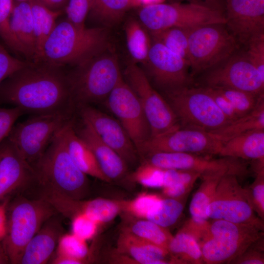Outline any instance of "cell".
Returning <instances> with one entry per match:
<instances>
[{"mask_svg": "<svg viewBox=\"0 0 264 264\" xmlns=\"http://www.w3.org/2000/svg\"><path fill=\"white\" fill-rule=\"evenodd\" d=\"M246 47L247 58L264 79V35L252 40Z\"/></svg>", "mask_w": 264, "mask_h": 264, "instance_id": "bcb514c9", "label": "cell"}, {"mask_svg": "<svg viewBox=\"0 0 264 264\" xmlns=\"http://www.w3.org/2000/svg\"><path fill=\"white\" fill-rule=\"evenodd\" d=\"M239 44L224 23H212L192 28L188 39L190 73L192 77L225 61Z\"/></svg>", "mask_w": 264, "mask_h": 264, "instance_id": "52a82bcc", "label": "cell"}, {"mask_svg": "<svg viewBox=\"0 0 264 264\" xmlns=\"http://www.w3.org/2000/svg\"><path fill=\"white\" fill-rule=\"evenodd\" d=\"M168 250L172 263L193 264L204 263L198 241L191 234L181 229L175 236H173Z\"/></svg>", "mask_w": 264, "mask_h": 264, "instance_id": "1f68e13d", "label": "cell"}, {"mask_svg": "<svg viewBox=\"0 0 264 264\" xmlns=\"http://www.w3.org/2000/svg\"><path fill=\"white\" fill-rule=\"evenodd\" d=\"M38 196L50 203L58 214L70 219L85 214L101 224L112 220L122 212L119 200L103 198L76 199L45 189L41 190Z\"/></svg>", "mask_w": 264, "mask_h": 264, "instance_id": "ac0fdd59", "label": "cell"}, {"mask_svg": "<svg viewBox=\"0 0 264 264\" xmlns=\"http://www.w3.org/2000/svg\"><path fill=\"white\" fill-rule=\"evenodd\" d=\"M193 186L178 183L163 187V193L167 198L180 199L188 193Z\"/></svg>", "mask_w": 264, "mask_h": 264, "instance_id": "816d5d0a", "label": "cell"}, {"mask_svg": "<svg viewBox=\"0 0 264 264\" xmlns=\"http://www.w3.org/2000/svg\"><path fill=\"white\" fill-rule=\"evenodd\" d=\"M13 5V0H0V38L10 49L28 61L25 49L11 28L10 17Z\"/></svg>", "mask_w": 264, "mask_h": 264, "instance_id": "8d00e7d4", "label": "cell"}, {"mask_svg": "<svg viewBox=\"0 0 264 264\" xmlns=\"http://www.w3.org/2000/svg\"><path fill=\"white\" fill-rule=\"evenodd\" d=\"M263 230L251 224L215 220L209 223L206 235L202 242L208 238L214 237L228 238L239 241L255 242L261 239Z\"/></svg>", "mask_w": 264, "mask_h": 264, "instance_id": "f546056e", "label": "cell"}, {"mask_svg": "<svg viewBox=\"0 0 264 264\" xmlns=\"http://www.w3.org/2000/svg\"><path fill=\"white\" fill-rule=\"evenodd\" d=\"M165 93L180 128L212 132L231 122L203 87L190 86Z\"/></svg>", "mask_w": 264, "mask_h": 264, "instance_id": "8992f818", "label": "cell"}, {"mask_svg": "<svg viewBox=\"0 0 264 264\" xmlns=\"http://www.w3.org/2000/svg\"><path fill=\"white\" fill-rule=\"evenodd\" d=\"M176 2L186 1L187 2L200 5L210 9L221 11L225 10V0H176Z\"/></svg>", "mask_w": 264, "mask_h": 264, "instance_id": "f5cc1de1", "label": "cell"}, {"mask_svg": "<svg viewBox=\"0 0 264 264\" xmlns=\"http://www.w3.org/2000/svg\"><path fill=\"white\" fill-rule=\"evenodd\" d=\"M254 243L227 238L210 237L199 245L204 263L220 264L231 263Z\"/></svg>", "mask_w": 264, "mask_h": 264, "instance_id": "4316f807", "label": "cell"}, {"mask_svg": "<svg viewBox=\"0 0 264 264\" xmlns=\"http://www.w3.org/2000/svg\"><path fill=\"white\" fill-rule=\"evenodd\" d=\"M135 5V0H91L88 17L106 25H111Z\"/></svg>", "mask_w": 264, "mask_h": 264, "instance_id": "d6a6232c", "label": "cell"}, {"mask_svg": "<svg viewBox=\"0 0 264 264\" xmlns=\"http://www.w3.org/2000/svg\"><path fill=\"white\" fill-rule=\"evenodd\" d=\"M125 75L142 106L150 125L151 137L180 127L170 105L152 87L145 74L135 63L128 65Z\"/></svg>", "mask_w": 264, "mask_h": 264, "instance_id": "8fae6325", "label": "cell"}, {"mask_svg": "<svg viewBox=\"0 0 264 264\" xmlns=\"http://www.w3.org/2000/svg\"><path fill=\"white\" fill-rule=\"evenodd\" d=\"M163 175L164 169L143 161L132 177L136 182L145 187L162 188Z\"/></svg>", "mask_w": 264, "mask_h": 264, "instance_id": "7bdbcfd3", "label": "cell"}, {"mask_svg": "<svg viewBox=\"0 0 264 264\" xmlns=\"http://www.w3.org/2000/svg\"><path fill=\"white\" fill-rule=\"evenodd\" d=\"M203 87L213 97L216 103L230 121L240 117L230 102L216 88L209 87Z\"/></svg>", "mask_w": 264, "mask_h": 264, "instance_id": "681fc988", "label": "cell"}, {"mask_svg": "<svg viewBox=\"0 0 264 264\" xmlns=\"http://www.w3.org/2000/svg\"><path fill=\"white\" fill-rule=\"evenodd\" d=\"M261 248H250V246L231 263L239 264H264V258Z\"/></svg>", "mask_w": 264, "mask_h": 264, "instance_id": "f907efd6", "label": "cell"}, {"mask_svg": "<svg viewBox=\"0 0 264 264\" xmlns=\"http://www.w3.org/2000/svg\"><path fill=\"white\" fill-rule=\"evenodd\" d=\"M145 65L154 83L164 92L192 85L189 63L158 42L151 44Z\"/></svg>", "mask_w": 264, "mask_h": 264, "instance_id": "9a60e30c", "label": "cell"}, {"mask_svg": "<svg viewBox=\"0 0 264 264\" xmlns=\"http://www.w3.org/2000/svg\"><path fill=\"white\" fill-rule=\"evenodd\" d=\"M58 213L46 200L19 196L7 207L5 235L1 241L10 264H19L24 248L44 223Z\"/></svg>", "mask_w": 264, "mask_h": 264, "instance_id": "277c9868", "label": "cell"}, {"mask_svg": "<svg viewBox=\"0 0 264 264\" xmlns=\"http://www.w3.org/2000/svg\"><path fill=\"white\" fill-rule=\"evenodd\" d=\"M227 173L239 174L231 170L223 169L201 175L202 181L193 196L189 205L191 219L188 220L200 228L206 229L209 225L206 215L207 208L215 193L221 177Z\"/></svg>", "mask_w": 264, "mask_h": 264, "instance_id": "cb8c5ba5", "label": "cell"}, {"mask_svg": "<svg viewBox=\"0 0 264 264\" xmlns=\"http://www.w3.org/2000/svg\"><path fill=\"white\" fill-rule=\"evenodd\" d=\"M219 155L264 161V130L245 132L228 140L223 143Z\"/></svg>", "mask_w": 264, "mask_h": 264, "instance_id": "484cf974", "label": "cell"}, {"mask_svg": "<svg viewBox=\"0 0 264 264\" xmlns=\"http://www.w3.org/2000/svg\"><path fill=\"white\" fill-rule=\"evenodd\" d=\"M134 218L123 230L168 249L173 236L167 228L148 220Z\"/></svg>", "mask_w": 264, "mask_h": 264, "instance_id": "e575fe53", "label": "cell"}, {"mask_svg": "<svg viewBox=\"0 0 264 264\" xmlns=\"http://www.w3.org/2000/svg\"><path fill=\"white\" fill-rule=\"evenodd\" d=\"M256 176L248 189H246L252 206L257 216L264 219V163L257 162Z\"/></svg>", "mask_w": 264, "mask_h": 264, "instance_id": "b9f144b4", "label": "cell"}, {"mask_svg": "<svg viewBox=\"0 0 264 264\" xmlns=\"http://www.w3.org/2000/svg\"><path fill=\"white\" fill-rule=\"evenodd\" d=\"M108 33L104 27H81L66 19L57 23L38 59L64 67L77 66L105 51Z\"/></svg>", "mask_w": 264, "mask_h": 264, "instance_id": "7a4b0ae2", "label": "cell"}, {"mask_svg": "<svg viewBox=\"0 0 264 264\" xmlns=\"http://www.w3.org/2000/svg\"><path fill=\"white\" fill-rule=\"evenodd\" d=\"M223 143L210 132L179 128L150 137L136 149L139 156L154 153H184L199 155L219 154Z\"/></svg>", "mask_w": 264, "mask_h": 264, "instance_id": "7c38bea8", "label": "cell"}, {"mask_svg": "<svg viewBox=\"0 0 264 264\" xmlns=\"http://www.w3.org/2000/svg\"><path fill=\"white\" fill-rule=\"evenodd\" d=\"M143 158V161L163 169L191 171L202 174L223 169H230L240 174L244 169L237 158L224 157L222 159H213L189 153H154Z\"/></svg>", "mask_w": 264, "mask_h": 264, "instance_id": "ffe728a7", "label": "cell"}, {"mask_svg": "<svg viewBox=\"0 0 264 264\" xmlns=\"http://www.w3.org/2000/svg\"><path fill=\"white\" fill-rule=\"evenodd\" d=\"M24 113L20 108L0 107V145L7 138L17 119Z\"/></svg>", "mask_w": 264, "mask_h": 264, "instance_id": "c3c4849f", "label": "cell"}, {"mask_svg": "<svg viewBox=\"0 0 264 264\" xmlns=\"http://www.w3.org/2000/svg\"><path fill=\"white\" fill-rule=\"evenodd\" d=\"M119 253L130 256L136 263L141 264H171L167 260L168 249L145 241L122 230L117 242Z\"/></svg>", "mask_w": 264, "mask_h": 264, "instance_id": "603a6c76", "label": "cell"}, {"mask_svg": "<svg viewBox=\"0 0 264 264\" xmlns=\"http://www.w3.org/2000/svg\"><path fill=\"white\" fill-rule=\"evenodd\" d=\"M107 98L109 109L126 130L136 149L151 137L150 125L139 99L122 77Z\"/></svg>", "mask_w": 264, "mask_h": 264, "instance_id": "5bb4252c", "label": "cell"}, {"mask_svg": "<svg viewBox=\"0 0 264 264\" xmlns=\"http://www.w3.org/2000/svg\"><path fill=\"white\" fill-rule=\"evenodd\" d=\"M72 233L87 241L96 234L100 224L85 214H79L71 219Z\"/></svg>", "mask_w": 264, "mask_h": 264, "instance_id": "ee69618b", "label": "cell"}, {"mask_svg": "<svg viewBox=\"0 0 264 264\" xmlns=\"http://www.w3.org/2000/svg\"><path fill=\"white\" fill-rule=\"evenodd\" d=\"M82 120L81 126L77 130L74 127L75 130L92 151L103 174L110 181L123 177L128 171L127 164L100 138L88 122Z\"/></svg>", "mask_w": 264, "mask_h": 264, "instance_id": "44dd1931", "label": "cell"}, {"mask_svg": "<svg viewBox=\"0 0 264 264\" xmlns=\"http://www.w3.org/2000/svg\"><path fill=\"white\" fill-rule=\"evenodd\" d=\"M225 25L245 47L264 35V0H225Z\"/></svg>", "mask_w": 264, "mask_h": 264, "instance_id": "2e32d148", "label": "cell"}, {"mask_svg": "<svg viewBox=\"0 0 264 264\" xmlns=\"http://www.w3.org/2000/svg\"><path fill=\"white\" fill-rule=\"evenodd\" d=\"M9 263V258L1 241L0 242V264Z\"/></svg>", "mask_w": 264, "mask_h": 264, "instance_id": "6f0895ef", "label": "cell"}, {"mask_svg": "<svg viewBox=\"0 0 264 264\" xmlns=\"http://www.w3.org/2000/svg\"><path fill=\"white\" fill-rule=\"evenodd\" d=\"M163 0H135L137 5L143 4V6L161 3Z\"/></svg>", "mask_w": 264, "mask_h": 264, "instance_id": "680465c9", "label": "cell"}, {"mask_svg": "<svg viewBox=\"0 0 264 264\" xmlns=\"http://www.w3.org/2000/svg\"><path fill=\"white\" fill-rule=\"evenodd\" d=\"M235 53L203 73L201 86L231 88L256 94L264 93V79L251 63L245 52Z\"/></svg>", "mask_w": 264, "mask_h": 264, "instance_id": "4fadbf2b", "label": "cell"}, {"mask_svg": "<svg viewBox=\"0 0 264 264\" xmlns=\"http://www.w3.org/2000/svg\"><path fill=\"white\" fill-rule=\"evenodd\" d=\"M11 28L25 49L29 61H33L36 53V40L29 1L14 2L10 17Z\"/></svg>", "mask_w": 264, "mask_h": 264, "instance_id": "83f0119b", "label": "cell"}, {"mask_svg": "<svg viewBox=\"0 0 264 264\" xmlns=\"http://www.w3.org/2000/svg\"><path fill=\"white\" fill-rule=\"evenodd\" d=\"M145 29L139 21L133 18L125 24L127 46L134 63L147 62L152 44Z\"/></svg>", "mask_w": 264, "mask_h": 264, "instance_id": "836d02e7", "label": "cell"}, {"mask_svg": "<svg viewBox=\"0 0 264 264\" xmlns=\"http://www.w3.org/2000/svg\"><path fill=\"white\" fill-rule=\"evenodd\" d=\"M91 0H68L64 11L66 19L78 27H85Z\"/></svg>", "mask_w": 264, "mask_h": 264, "instance_id": "f6af8a7d", "label": "cell"}, {"mask_svg": "<svg viewBox=\"0 0 264 264\" xmlns=\"http://www.w3.org/2000/svg\"><path fill=\"white\" fill-rule=\"evenodd\" d=\"M48 8L54 11H64L68 0H38Z\"/></svg>", "mask_w": 264, "mask_h": 264, "instance_id": "11a10c76", "label": "cell"}, {"mask_svg": "<svg viewBox=\"0 0 264 264\" xmlns=\"http://www.w3.org/2000/svg\"><path fill=\"white\" fill-rule=\"evenodd\" d=\"M50 264H82L84 262L68 256L55 255L53 258L51 259Z\"/></svg>", "mask_w": 264, "mask_h": 264, "instance_id": "9f6ffc18", "label": "cell"}, {"mask_svg": "<svg viewBox=\"0 0 264 264\" xmlns=\"http://www.w3.org/2000/svg\"><path fill=\"white\" fill-rule=\"evenodd\" d=\"M214 88L230 102L240 117L251 111L264 97V93L256 94L231 88Z\"/></svg>", "mask_w": 264, "mask_h": 264, "instance_id": "ab89813d", "label": "cell"}, {"mask_svg": "<svg viewBox=\"0 0 264 264\" xmlns=\"http://www.w3.org/2000/svg\"><path fill=\"white\" fill-rule=\"evenodd\" d=\"M29 62L13 57L0 44V84L14 72L26 66Z\"/></svg>", "mask_w": 264, "mask_h": 264, "instance_id": "7dc6e473", "label": "cell"}, {"mask_svg": "<svg viewBox=\"0 0 264 264\" xmlns=\"http://www.w3.org/2000/svg\"><path fill=\"white\" fill-rule=\"evenodd\" d=\"M192 28L171 27L151 33L154 41L161 43L189 63L188 39Z\"/></svg>", "mask_w": 264, "mask_h": 264, "instance_id": "d590c367", "label": "cell"}, {"mask_svg": "<svg viewBox=\"0 0 264 264\" xmlns=\"http://www.w3.org/2000/svg\"><path fill=\"white\" fill-rule=\"evenodd\" d=\"M77 107L82 119L89 123L100 138L127 165L137 162L139 155L135 146L119 121L88 104Z\"/></svg>", "mask_w": 264, "mask_h": 264, "instance_id": "e0dca14e", "label": "cell"}, {"mask_svg": "<svg viewBox=\"0 0 264 264\" xmlns=\"http://www.w3.org/2000/svg\"><path fill=\"white\" fill-rule=\"evenodd\" d=\"M34 170L7 138L0 145V201L15 192L32 186Z\"/></svg>", "mask_w": 264, "mask_h": 264, "instance_id": "d6986e66", "label": "cell"}, {"mask_svg": "<svg viewBox=\"0 0 264 264\" xmlns=\"http://www.w3.org/2000/svg\"><path fill=\"white\" fill-rule=\"evenodd\" d=\"M238 175L225 174L220 180L206 209L208 219L251 224L264 230L263 220L255 213L246 188L239 183Z\"/></svg>", "mask_w": 264, "mask_h": 264, "instance_id": "30bf717a", "label": "cell"}, {"mask_svg": "<svg viewBox=\"0 0 264 264\" xmlns=\"http://www.w3.org/2000/svg\"><path fill=\"white\" fill-rule=\"evenodd\" d=\"M15 0L17 1H29L31 0Z\"/></svg>", "mask_w": 264, "mask_h": 264, "instance_id": "91938a15", "label": "cell"}, {"mask_svg": "<svg viewBox=\"0 0 264 264\" xmlns=\"http://www.w3.org/2000/svg\"><path fill=\"white\" fill-rule=\"evenodd\" d=\"M76 106L107 98L122 77L116 56L105 51L66 73Z\"/></svg>", "mask_w": 264, "mask_h": 264, "instance_id": "5b68a950", "label": "cell"}, {"mask_svg": "<svg viewBox=\"0 0 264 264\" xmlns=\"http://www.w3.org/2000/svg\"><path fill=\"white\" fill-rule=\"evenodd\" d=\"M259 130H264V97L251 111L210 132L223 143L243 133Z\"/></svg>", "mask_w": 264, "mask_h": 264, "instance_id": "f1b7e54d", "label": "cell"}, {"mask_svg": "<svg viewBox=\"0 0 264 264\" xmlns=\"http://www.w3.org/2000/svg\"><path fill=\"white\" fill-rule=\"evenodd\" d=\"M183 208V204L180 199L162 198L157 208L146 219L167 228L177 221L182 213Z\"/></svg>", "mask_w": 264, "mask_h": 264, "instance_id": "74e56055", "label": "cell"}, {"mask_svg": "<svg viewBox=\"0 0 264 264\" xmlns=\"http://www.w3.org/2000/svg\"><path fill=\"white\" fill-rule=\"evenodd\" d=\"M138 16L140 22L151 33L171 27L225 23L223 12L188 2H161L142 6Z\"/></svg>", "mask_w": 264, "mask_h": 264, "instance_id": "ba28073f", "label": "cell"}, {"mask_svg": "<svg viewBox=\"0 0 264 264\" xmlns=\"http://www.w3.org/2000/svg\"><path fill=\"white\" fill-rule=\"evenodd\" d=\"M62 133L68 152L78 168L87 176L110 182L101 171L91 149L76 132L73 120L64 126Z\"/></svg>", "mask_w": 264, "mask_h": 264, "instance_id": "d4e9b609", "label": "cell"}, {"mask_svg": "<svg viewBox=\"0 0 264 264\" xmlns=\"http://www.w3.org/2000/svg\"><path fill=\"white\" fill-rule=\"evenodd\" d=\"M88 253L87 241L72 233L63 234L59 239L56 255L72 257L86 263Z\"/></svg>", "mask_w": 264, "mask_h": 264, "instance_id": "60d3db41", "label": "cell"}, {"mask_svg": "<svg viewBox=\"0 0 264 264\" xmlns=\"http://www.w3.org/2000/svg\"><path fill=\"white\" fill-rule=\"evenodd\" d=\"M31 166L36 176L33 185L38 188L76 199H84L88 194L87 175L72 159L62 130L43 155Z\"/></svg>", "mask_w": 264, "mask_h": 264, "instance_id": "3957f363", "label": "cell"}, {"mask_svg": "<svg viewBox=\"0 0 264 264\" xmlns=\"http://www.w3.org/2000/svg\"><path fill=\"white\" fill-rule=\"evenodd\" d=\"M9 200L6 198L0 203V242L3 239L6 230L7 207Z\"/></svg>", "mask_w": 264, "mask_h": 264, "instance_id": "db71d44e", "label": "cell"}, {"mask_svg": "<svg viewBox=\"0 0 264 264\" xmlns=\"http://www.w3.org/2000/svg\"><path fill=\"white\" fill-rule=\"evenodd\" d=\"M32 15L36 53L33 61H36L41 53L43 45L54 30L57 19L64 11L52 10L38 0L29 1Z\"/></svg>", "mask_w": 264, "mask_h": 264, "instance_id": "4dcf8cb0", "label": "cell"}, {"mask_svg": "<svg viewBox=\"0 0 264 264\" xmlns=\"http://www.w3.org/2000/svg\"><path fill=\"white\" fill-rule=\"evenodd\" d=\"M71 116L62 114H38L14 125L7 139L30 164L44 154L51 142Z\"/></svg>", "mask_w": 264, "mask_h": 264, "instance_id": "9c48e42d", "label": "cell"}, {"mask_svg": "<svg viewBox=\"0 0 264 264\" xmlns=\"http://www.w3.org/2000/svg\"><path fill=\"white\" fill-rule=\"evenodd\" d=\"M162 199L155 194L142 193L131 200H119L122 211L138 219H146L154 211Z\"/></svg>", "mask_w": 264, "mask_h": 264, "instance_id": "f35d334b", "label": "cell"}, {"mask_svg": "<svg viewBox=\"0 0 264 264\" xmlns=\"http://www.w3.org/2000/svg\"><path fill=\"white\" fill-rule=\"evenodd\" d=\"M63 66L29 61L0 84V101L25 113L71 116L74 103Z\"/></svg>", "mask_w": 264, "mask_h": 264, "instance_id": "6da1fadb", "label": "cell"}, {"mask_svg": "<svg viewBox=\"0 0 264 264\" xmlns=\"http://www.w3.org/2000/svg\"><path fill=\"white\" fill-rule=\"evenodd\" d=\"M63 234L62 222L56 214L46 220L28 242L19 264H47L52 257Z\"/></svg>", "mask_w": 264, "mask_h": 264, "instance_id": "7402d4cb", "label": "cell"}]
</instances>
